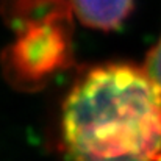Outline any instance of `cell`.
Returning <instances> with one entry per match:
<instances>
[{
	"mask_svg": "<svg viewBox=\"0 0 161 161\" xmlns=\"http://www.w3.org/2000/svg\"><path fill=\"white\" fill-rule=\"evenodd\" d=\"M78 20L97 30H114L128 16L133 0H69Z\"/></svg>",
	"mask_w": 161,
	"mask_h": 161,
	"instance_id": "cell-2",
	"label": "cell"
},
{
	"mask_svg": "<svg viewBox=\"0 0 161 161\" xmlns=\"http://www.w3.org/2000/svg\"><path fill=\"white\" fill-rule=\"evenodd\" d=\"M146 69L157 78V81L161 85V39L158 44L150 50L147 63H146Z\"/></svg>",
	"mask_w": 161,
	"mask_h": 161,
	"instance_id": "cell-4",
	"label": "cell"
},
{
	"mask_svg": "<svg viewBox=\"0 0 161 161\" xmlns=\"http://www.w3.org/2000/svg\"><path fill=\"white\" fill-rule=\"evenodd\" d=\"M61 141L69 161H161V85L146 66L91 69L66 96Z\"/></svg>",
	"mask_w": 161,
	"mask_h": 161,
	"instance_id": "cell-1",
	"label": "cell"
},
{
	"mask_svg": "<svg viewBox=\"0 0 161 161\" xmlns=\"http://www.w3.org/2000/svg\"><path fill=\"white\" fill-rule=\"evenodd\" d=\"M20 58H27L28 67H53L64 56V42L63 38L50 33L47 28L39 30L36 33L27 35L24 41L17 46Z\"/></svg>",
	"mask_w": 161,
	"mask_h": 161,
	"instance_id": "cell-3",
	"label": "cell"
}]
</instances>
